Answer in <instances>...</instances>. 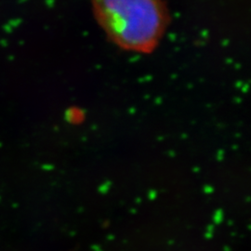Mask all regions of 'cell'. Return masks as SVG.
Here are the masks:
<instances>
[{
  "label": "cell",
  "instance_id": "1",
  "mask_svg": "<svg viewBox=\"0 0 251 251\" xmlns=\"http://www.w3.org/2000/svg\"><path fill=\"white\" fill-rule=\"evenodd\" d=\"M91 6L110 41L135 53H152L171 21L163 0H91Z\"/></svg>",
  "mask_w": 251,
  "mask_h": 251
}]
</instances>
